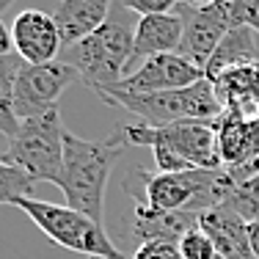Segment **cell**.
<instances>
[{
	"label": "cell",
	"mask_w": 259,
	"mask_h": 259,
	"mask_svg": "<svg viewBox=\"0 0 259 259\" xmlns=\"http://www.w3.org/2000/svg\"><path fill=\"white\" fill-rule=\"evenodd\" d=\"M237 180L229 168H193L182 174H152L146 168H133L124 177V190L135 199V204L152 209H188L207 212L215 207H226L237 188Z\"/></svg>",
	"instance_id": "obj_1"
},
{
	"label": "cell",
	"mask_w": 259,
	"mask_h": 259,
	"mask_svg": "<svg viewBox=\"0 0 259 259\" xmlns=\"http://www.w3.org/2000/svg\"><path fill=\"white\" fill-rule=\"evenodd\" d=\"M135 25H138V20L133 22V11L116 3L108 22L91 36H85L83 41L66 47L58 61L69 64L80 75V80L100 97L105 91L116 89L133 72Z\"/></svg>",
	"instance_id": "obj_2"
},
{
	"label": "cell",
	"mask_w": 259,
	"mask_h": 259,
	"mask_svg": "<svg viewBox=\"0 0 259 259\" xmlns=\"http://www.w3.org/2000/svg\"><path fill=\"white\" fill-rule=\"evenodd\" d=\"M127 146L110 135L105 141H85L75 133H66L64 144V168H61L58 188L66 199V207L94 218L97 224L105 221V188L110 171Z\"/></svg>",
	"instance_id": "obj_3"
},
{
	"label": "cell",
	"mask_w": 259,
	"mask_h": 259,
	"mask_svg": "<svg viewBox=\"0 0 259 259\" xmlns=\"http://www.w3.org/2000/svg\"><path fill=\"white\" fill-rule=\"evenodd\" d=\"M108 105H119L127 113L138 116L146 127H168L180 121H218L224 116V105L215 94L212 80H199L188 89L157 91V94H121L108 91L100 94Z\"/></svg>",
	"instance_id": "obj_4"
},
{
	"label": "cell",
	"mask_w": 259,
	"mask_h": 259,
	"mask_svg": "<svg viewBox=\"0 0 259 259\" xmlns=\"http://www.w3.org/2000/svg\"><path fill=\"white\" fill-rule=\"evenodd\" d=\"M14 207L22 209L61 248L83 254L85 259H127L124 251H119L113 245V240L108 237L105 226L97 224L89 215L77 212V209L39 199H20Z\"/></svg>",
	"instance_id": "obj_5"
},
{
	"label": "cell",
	"mask_w": 259,
	"mask_h": 259,
	"mask_svg": "<svg viewBox=\"0 0 259 259\" xmlns=\"http://www.w3.org/2000/svg\"><path fill=\"white\" fill-rule=\"evenodd\" d=\"M64 119H61L58 105L47 113L20 121L14 138H9V149L0 160L28 171L36 182L58 185L61 168H64V144H66Z\"/></svg>",
	"instance_id": "obj_6"
},
{
	"label": "cell",
	"mask_w": 259,
	"mask_h": 259,
	"mask_svg": "<svg viewBox=\"0 0 259 259\" xmlns=\"http://www.w3.org/2000/svg\"><path fill=\"white\" fill-rule=\"evenodd\" d=\"M121 146H155L163 144L174 149L190 168H224L218 149L215 121H180L168 127H146V124H121L113 133Z\"/></svg>",
	"instance_id": "obj_7"
},
{
	"label": "cell",
	"mask_w": 259,
	"mask_h": 259,
	"mask_svg": "<svg viewBox=\"0 0 259 259\" xmlns=\"http://www.w3.org/2000/svg\"><path fill=\"white\" fill-rule=\"evenodd\" d=\"M177 14H180L182 22H185L180 55H185L188 61H193L201 69H207L209 58H212V53L218 50V45L224 41V36L229 33L232 28H237L232 0H218V3L201 6V9L180 3L177 6Z\"/></svg>",
	"instance_id": "obj_8"
},
{
	"label": "cell",
	"mask_w": 259,
	"mask_h": 259,
	"mask_svg": "<svg viewBox=\"0 0 259 259\" xmlns=\"http://www.w3.org/2000/svg\"><path fill=\"white\" fill-rule=\"evenodd\" d=\"M80 75L64 61L53 64H22L14 85V108L20 121L33 119V116L47 113L50 108L58 105V97L69 89Z\"/></svg>",
	"instance_id": "obj_9"
},
{
	"label": "cell",
	"mask_w": 259,
	"mask_h": 259,
	"mask_svg": "<svg viewBox=\"0 0 259 259\" xmlns=\"http://www.w3.org/2000/svg\"><path fill=\"white\" fill-rule=\"evenodd\" d=\"M204 77H207L204 69L196 66L193 61H188L180 53L152 55V58H146L138 69H133L110 91H121V94H157V91L188 89V85L199 83V80H204ZM105 94H108V91H105Z\"/></svg>",
	"instance_id": "obj_10"
},
{
	"label": "cell",
	"mask_w": 259,
	"mask_h": 259,
	"mask_svg": "<svg viewBox=\"0 0 259 259\" xmlns=\"http://www.w3.org/2000/svg\"><path fill=\"white\" fill-rule=\"evenodd\" d=\"M11 33H14V53L25 64H53L64 53L58 25L47 11L25 9L11 22Z\"/></svg>",
	"instance_id": "obj_11"
},
{
	"label": "cell",
	"mask_w": 259,
	"mask_h": 259,
	"mask_svg": "<svg viewBox=\"0 0 259 259\" xmlns=\"http://www.w3.org/2000/svg\"><path fill=\"white\" fill-rule=\"evenodd\" d=\"M201 224L199 212H188V209H152L146 204H135L133 215V237L138 245L144 243H174L180 245V240L190 229Z\"/></svg>",
	"instance_id": "obj_12"
},
{
	"label": "cell",
	"mask_w": 259,
	"mask_h": 259,
	"mask_svg": "<svg viewBox=\"0 0 259 259\" xmlns=\"http://www.w3.org/2000/svg\"><path fill=\"white\" fill-rule=\"evenodd\" d=\"M113 3L116 0H61L53 20L58 25L64 50L77 45V41H83L94 30H100L108 22L110 11H113Z\"/></svg>",
	"instance_id": "obj_13"
},
{
	"label": "cell",
	"mask_w": 259,
	"mask_h": 259,
	"mask_svg": "<svg viewBox=\"0 0 259 259\" xmlns=\"http://www.w3.org/2000/svg\"><path fill=\"white\" fill-rule=\"evenodd\" d=\"M185 36V22L177 11L171 14H152V17H138L135 25V55L138 58H152V55H171L180 53Z\"/></svg>",
	"instance_id": "obj_14"
},
{
	"label": "cell",
	"mask_w": 259,
	"mask_h": 259,
	"mask_svg": "<svg viewBox=\"0 0 259 259\" xmlns=\"http://www.w3.org/2000/svg\"><path fill=\"white\" fill-rule=\"evenodd\" d=\"M201 229L212 237L224 259H256L248 240V224L229 207H215L201 212Z\"/></svg>",
	"instance_id": "obj_15"
},
{
	"label": "cell",
	"mask_w": 259,
	"mask_h": 259,
	"mask_svg": "<svg viewBox=\"0 0 259 259\" xmlns=\"http://www.w3.org/2000/svg\"><path fill=\"white\" fill-rule=\"evenodd\" d=\"M240 66H259V30L254 25L232 28L218 45V50L212 53L204 75L207 80H218L221 75Z\"/></svg>",
	"instance_id": "obj_16"
},
{
	"label": "cell",
	"mask_w": 259,
	"mask_h": 259,
	"mask_svg": "<svg viewBox=\"0 0 259 259\" xmlns=\"http://www.w3.org/2000/svg\"><path fill=\"white\" fill-rule=\"evenodd\" d=\"M215 94H218L224 110L237 113L243 119L259 116V66H240L218 80H212Z\"/></svg>",
	"instance_id": "obj_17"
},
{
	"label": "cell",
	"mask_w": 259,
	"mask_h": 259,
	"mask_svg": "<svg viewBox=\"0 0 259 259\" xmlns=\"http://www.w3.org/2000/svg\"><path fill=\"white\" fill-rule=\"evenodd\" d=\"M248 121L237 113L224 110L218 121H215V133H218V149L224 168H240L248 163Z\"/></svg>",
	"instance_id": "obj_18"
},
{
	"label": "cell",
	"mask_w": 259,
	"mask_h": 259,
	"mask_svg": "<svg viewBox=\"0 0 259 259\" xmlns=\"http://www.w3.org/2000/svg\"><path fill=\"white\" fill-rule=\"evenodd\" d=\"M22 64L25 61L17 53L0 58V133L6 138H14L17 130H20V116H17V108H14V85Z\"/></svg>",
	"instance_id": "obj_19"
},
{
	"label": "cell",
	"mask_w": 259,
	"mask_h": 259,
	"mask_svg": "<svg viewBox=\"0 0 259 259\" xmlns=\"http://www.w3.org/2000/svg\"><path fill=\"white\" fill-rule=\"evenodd\" d=\"M36 180L28 171L0 160V204H17L20 199H30Z\"/></svg>",
	"instance_id": "obj_20"
},
{
	"label": "cell",
	"mask_w": 259,
	"mask_h": 259,
	"mask_svg": "<svg viewBox=\"0 0 259 259\" xmlns=\"http://www.w3.org/2000/svg\"><path fill=\"white\" fill-rule=\"evenodd\" d=\"M226 207L234 209L245 224L259 221V174L251 177V180H245V182H240L237 188H234V193H232V199Z\"/></svg>",
	"instance_id": "obj_21"
},
{
	"label": "cell",
	"mask_w": 259,
	"mask_h": 259,
	"mask_svg": "<svg viewBox=\"0 0 259 259\" xmlns=\"http://www.w3.org/2000/svg\"><path fill=\"white\" fill-rule=\"evenodd\" d=\"M180 254H182V259H215L218 256V248H215L212 237L201 226H196V229H190L180 240Z\"/></svg>",
	"instance_id": "obj_22"
},
{
	"label": "cell",
	"mask_w": 259,
	"mask_h": 259,
	"mask_svg": "<svg viewBox=\"0 0 259 259\" xmlns=\"http://www.w3.org/2000/svg\"><path fill=\"white\" fill-rule=\"evenodd\" d=\"M119 6H124L127 11H133L135 17H152V14H171L177 11L180 0H116Z\"/></svg>",
	"instance_id": "obj_23"
},
{
	"label": "cell",
	"mask_w": 259,
	"mask_h": 259,
	"mask_svg": "<svg viewBox=\"0 0 259 259\" xmlns=\"http://www.w3.org/2000/svg\"><path fill=\"white\" fill-rule=\"evenodd\" d=\"M133 259H182V254L174 243H144L135 248Z\"/></svg>",
	"instance_id": "obj_24"
},
{
	"label": "cell",
	"mask_w": 259,
	"mask_h": 259,
	"mask_svg": "<svg viewBox=\"0 0 259 259\" xmlns=\"http://www.w3.org/2000/svg\"><path fill=\"white\" fill-rule=\"evenodd\" d=\"M232 9L237 25H251L259 17V0H232Z\"/></svg>",
	"instance_id": "obj_25"
},
{
	"label": "cell",
	"mask_w": 259,
	"mask_h": 259,
	"mask_svg": "<svg viewBox=\"0 0 259 259\" xmlns=\"http://www.w3.org/2000/svg\"><path fill=\"white\" fill-rule=\"evenodd\" d=\"M11 53H14V33H11V25H6L0 20V58L11 55Z\"/></svg>",
	"instance_id": "obj_26"
},
{
	"label": "cell",
	"mask_w": 259,
	"mask_h": 259,
	"mask_svg": "<svg viewBox=\"0 0 259 259\" xmlns=\"http://www.w3.org/2000/svg\"><path fill=\"white\" fill-rule=\"evenodd\" d=\"M248 240H251V248H254V256L259 259V221L248 224Z\"/></svg>",
	"instance_id": "obj_27"
},
{
	"label": "cell",
	"mask_w": 259,
	"mask_h": 259,
	"mask_svg": "<svg viewBox=\"0 0 259 259\" xmlns=\"http://www.w3.org/2000/svg\"><path fill=\"white\" fill-rule=\"evenodd\" d=\"M180 3L193 6V9H201V6H212V3H218V0H180Z\"/></svg>",
	"instance_id": "obj_28"
},
{
	"label": "cell",
	"mask_w": 259,
	"mask_h": 259,
	"mask_svg": "<svg viewBox=\"0 0 259 259\" xmlns=\"http://www.w3.org/2000/svg\"><path fill=\"white\" fill-rule=\"evenodd\" d=\"M6 149H9V138H6L3 133H0V157L6 155Z\"/></svg>",
	"instance_id": "obj_29"
},
{
	"label": "cell",
	"mask_w": 259,
	"mask_h": 259,
	"mask_svg": "<svg viewBox=\"0 0 259 259\" xmlns=\"http://www.w3.org/2000/svg\"><path fill=\"white\" fill-rule=\"evenodd\" d=\"M11 3H14V0H0V14H3V11H9Z\"/></svg>",
	"instance_id": "obj_30"
}]
</instances>
